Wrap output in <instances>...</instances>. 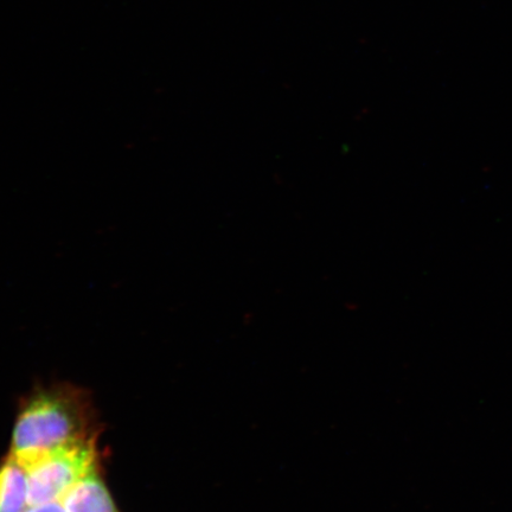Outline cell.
Masks as SVG:
<instances>
[{
  "instance_id": "1",
  "label": "cell",
  "mask_w": 512,
  "mask_h": 512,
  "mask_svg": "<svg viewBox=\"0 0 512 512\" xmlns=\"http://www.w3.org/2000/svg\"><path fill=\"white\" fill-rule=\"evenodd\" d=\"M80 439L86 432L78 403L61 393L40 394L19 415L11 457L27 467L43 453Z\"/></svg>"
},
{
  "instance_id": "3",
  "label": "cell",
  "mask_w": 512,
  "mask_h": 512,
  "mask_svg": "<svg viewBox=\"0 0 512 512\" xmlns=\"http://www.w3.org/2000/svg\"><path fill=\"white\" fill-rule=\"evenodd\" d=\"M59 502L67 512H118L96 469L80 479Z\"/></svg>"
},
{
  "instance_id": "4",
  "label": "cell",
  "mask_w": 512,
  "mask_h": 512,
  "mask_svg": "<svg viewBox=\"0 0 512 512\" xmlns=\"http://www.w3.org/2000/svg\"><path fill=\"white\" fill-rule=\"evenodd\" d=\"M29 507L28 470L10 457L0 467V512H25Z\"/></svg>"
},
{
  "instance_id": "5",
  "label": "cell",
  "mask_w": 512,
  "mask_h": 512,
  "mask_svg": "<svg viewBox=\"0 0 512 512\" xmlns=\"http://www.w3.org/2000/svg\"><path fill=\"white\" fill-rule=\"evenodd\" d=\"M25 512H67L61 502H50L38 505H31Z\"/></svg>"
},
{
  "instance_id": "2",
  "label": "cell",
  "mask_w": 512,
  "mask_h": 512,
  "mask_svg": "<svg viewBox=\"0 0 512 512\" xmlns=\"http://www.w3.org/2000/svg\"><path fill=\"white\" fill-rule=\"evenodd\" d=\"M92 440L80 439L53 448L25 467L29 476V502H59L80 479L96 469Z\"/></svg>"
}]
</instances>
